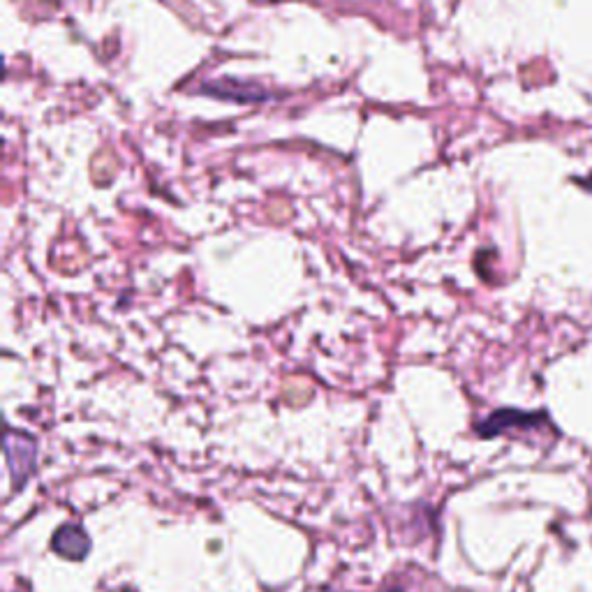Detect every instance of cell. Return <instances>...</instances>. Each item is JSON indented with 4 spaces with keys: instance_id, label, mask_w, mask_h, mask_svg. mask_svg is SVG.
Returning a JSON list of instances; mask_svg holds the SVG:
<instances>
[{
    "instance_id": "obj_1",
    "label": "cell",
    "mask_w": 592,
    "mask_h": 592,
    "mask_svg": "<svg viewBox=\"0 0 592 592\" xmlns=\"http://www.w3.org/2000/svg\"><path fill=\"white\" fill-rule=\"evenodd\" d=\"M5 461L12 477V488L19 491V488L26 486V481L33 477V472L37 468V442L31 435L7 428Z\"/></svg>"
},
{
    "instance_id": "obj_2",
    "label": "cell",
    "mask_w": 592,
    "mask_h": 592,
    "mask_svg": "<svg viewBox=\"0 0 592 592\" xmlns=\"http://www.w3.org/2000/svg\"><path fill=\"white\" fill-rule=\"evenodd\" d=\"M542 417L537 414H525L518 410H498L493 412L486 421H481L477 426V433L484 438H495V435L516 431V428H535Z\"/></svg>"
},
{
    "instance_id": "obj_3",
    "label": "cell",
    "mask_w": 592,
    "mask_h": 592,
    "mask_svg": "<svg viewBox=\"0 0 592 592\" xmlns=\"http://www.w3.org/2000/svg\"><path fill=\"white\" fill-rule=\"evenodd\" d=\"M51 546H54V551L61 555V558L84 560L88 551H91V539H88L86 530L81 528V525L65 523L56 530Z\"/></svg>"
},
{
    "instance_id": "obj_4",
    "label": "cell",
    "mask_w": 592,
    "mask_h": 592,
    "mask_svg": "<svg viewBox=\"0 0 592 592\" xmlns=\"http://www.w3.org/2000/svg\"><path fill=\"white\" fill-rule=\"evenodd\" d=\"M384 592H401V590H384Z\"/></svg>"
}]
</instances>
